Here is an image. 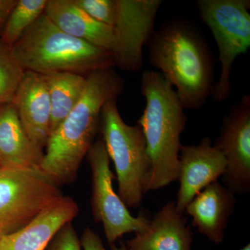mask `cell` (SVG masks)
<instances>
[{"mask_svg": "<svg viewBox=\"0 0 250 250\" xmlns=\"http://www.w3.org/2000/svg\"><path fill=\"white\" fill-rule=\"evenodd\" d=\"M86 80L80 102L49 136L41 164V170L59 187L75 180L100 129L104 104L124 90V80L113 68L92 72Z\"/></svg>", "mask_w": 250, "mask_h": 250, "instance_id": "6da1fadb", "label": "cell"}, {"mask_svg": "<svg viewBox=\"0 0 250 250\" xmlns=\"http://www.w3.org/2000/svg\"><path fill=\"white\" fill-rule=\"evenodd\" d=\"M149 62L175 87L184 109L197 110L211 96L214 68L210 49L192 26L169 21L149 41Z\"/></svg>", "mask_w": 250, "mask_h": 250, "instance_id": "7a4b0ae2", "label": "cell"}, {"mask_svg": "<svg viewBox=\"0 0 250 250\" xmlns=\"http://www.w3.org/2000/svg\"><path fill=\"white\" fill-rule=\"evenodd\" d=\"M141 91L146 107L137 125L142 129L152 164L149 192L178 179L181 135L187 118L175 90L160 72H143Z\"/></svg>", "mask_w": 250, "mask_h": 250, "instance_id": "3957f363", "label": "cell"}, {"mask_svg": "<svg viewBox=\"0 0 250 250\" xmlns=\"http://www.w3.org/2000/svg\"><path fill=\"white\" fill-rule=\"evenodd\" d=\"M11 49L24 71L41 75L72 72L86 77L97 70L116 65L111 52L66 34L45 13Z\"/></svg>", "mask_w": 250, "mask_h": 250, "instance_id": "277c9868", "label": "cell"}, {"mask_svg": "<svg viewBox=\"0 0 250 250\" xmlns=\"http://www.w3.org/2000/svg\"><path fill=\"white\" fill-rule=\"evenodd\" d=\"M117 98L104 104L100 130L118 179V195L127 208H138L147 192L152 164L146 139L139 125L126 124L117 106Z\"/></svg>", "mask_w": 250, "mask_h": 250, "instance_id": "5b68a950", "label": "cell"}, {"mask_svg": "<svg viewBox=\"0 0 250 250\" xmlns=\"http://www.w3.org/2000/svg\"><path fill=\"white\" fill-rule=\"evenodd\" d=\"M196 4L202 21L211 31L221 64L212 98L218 103L231 93V72L233 62L250 46L249 0H198Z\"/></svg>", "mask_w": 250, "mask_h": 250, "instance_id": "8992f818", "label": "cell"}, {"mask_svg": "<svg viewBox=\"0 0 250 250\" xmlns=\"http://www.w3.org/2000/svg\"><path fill=\"white\" fill-rule=\"evenodd\" d=\"M59 187L41 169L0 168V240L59 200Z\"/></svg>", "mask_w": 250, "mask_h": 250, "instance_id": "52a82bcc", "label": "cell"}, {"mask_svg": "<svg viewBox=\"0 0 250 250\" xmlns=\"http://www.w3.org/2000/svg\"><path fill=\"white\" fill-rule=\"evenodd\" d=\"M86 156L92 172V213L95 221L103 224L109 246L126 233L144 231L150 220L132 215L113 189L114 177L103 140L94 142Z\"/></svg>", "mask_w": 250, "mask_h": 250, "instance_id": "ba28073f", "label": "cell"}, {"mask_svg": "<svg viewBox=\"0 0 250 250\" xmlns=\"http://www.w3.org/2000/svg\"><path fill=\"white\" fill-rule=\"evenodd\" d=\"M213 146L227 162L225 187L236 195L250 191V97L246 95L225 116Z\"/></svg>", "mask_w": 250, "mask_h": 250, "instance_id": "9c48e42d", "label": "cell"}, {"mask_svg": "<svg viewBox=\"0 0 250 250\" xmlns=\"http://www.w3.org/2000/svg\"><path fill=\"white\" fill-rule=\"evenodd\" d=\"M162 4L161 0H118L114 27L118 51L116 65L128 72L143 67V48L154 33V22Z\"/></svg>", "mask_w": 250, "mask_h": 250, "instance_id": "30bf717a", "label": "cell"}, {"mask_svg": "<svg viewBox=\"0 0 250 250\" xmlns=\"http://www.w3.org/2000/svg\"><path fill=\"white\" fill-rule=\"evenodd\" d=\"M227 162L221 152L213 146L210 137L198 145L182 146L179 153V188L175 205L184 213L186 207L199 192L217 182L225 173Z\"/></svg>", "mask_w": 250, "mask_h": 250, "instance_id": "8fae6325", "label": "cell"}, {"mask_svg": "<svg viewBox=\"0 0 250 250\" xmlns=\"http://www.w3.org/2000/svg\"><path fill=\"white\" fill-rule=\"evenodd\" d=\"M12 103L26 133L43 150L51 134L50 100L43 75L24 71Z\"/></svg>", "mask_w": 250, "mask_h": 250, "instance_id": "7c38bea8", "label": "cell"}, {"mask_svg": "<svg viewBox=\"0 0 250 250\" xmlns=\"http://www.w3.org/2000/svg\"><path fill=\"white\" fill-rule=\"evenodd\" d=\"M80 212L77 202L62 196L24 228L0 240V250H45L52 238Z\"/></svg>", "mask_w": 250, "mask_h": 250, "instance_id": "4fadbf2b", "label": "cell"}, {"mask_svg": "<svg viewBox=\"0 0 250 250\" xmlns=\"http://www.w3.org/2000/svg\"><path fill=\"white\" fill-rule=\"evenodd\" d=\"M235 194L218 181L209 184L187 206L197 231L215 244L223 243L229 220L234 211Z\"/></svg>", "mask_w": 250, "mask_h": 250, "instance_id": "5bb4252c", "label": "cell"}, {"mask_svg": "<svg viewBox=\"0 0 250 250\" xmlns=\"http://www.w3.org/2000/svg\"><path fill=\"white\" fill-rule=\"evenodd\" d=\"M52 22L69 35L113 54L118 51L115 28L95 21L74 0H47L45 11Z\"/></svg>", "mask_w": 250, "mask_h": 250, "instance_id": "9a60e30c", "label": "cell"}, {"mask_svg": "<svg viewBox=\"0 0 250 250\" xmlns=\"http://www.w3.org/2000/svg\"><path fill=\"white\" fill-rule=\"evenodd\" d=\"M192 241L187 218L170 202L154 215L144 231L125 243L126 250H192Z\"/></svg>", "mask_w": 250, "mask_h": 250, "instance_id": "2e32d148", "label": "cell"}, {"mask_svg": "<svg viewBox=\"0 0 250 250\" xmlns=\"http://www.w3.org/2000/svg\"><path fill=\"white\" fill-rule=\"evenodd\" d=\"M43 150L23 128L13 103L0 106V168L41 169Z\"/></svg>", "mask_w": 250, "mask_h": 250, "instance_id": "e0dca14e", "label": "cell"}, {"mask_svg": "<svg viewBox=\"0 0 250 250\" xmlns=\"http://www.w3.org/2000/svg\"><path fill=\"white\" fill-rule=\"evenodd\" d=\"M43 75L51 106V134L77 106L86 85V77L72 72H51Z\"/></svg>", "mask_w": 250, "mask_h": 250, "instance_id": "ac0fdd59", "label": "cell"}, {"mask_svg": "<svg viewBox=\"0 0 250 250\" xmlns=\"http://www.w3.org/2000/svg\"><path fill=\"white\" fill-rule=\"evenodd\" d=\"M47 0H18L0 41L11 48L45 11Z\"/></svg>", "mask_w": 250, "mask_h": 250, "instance_id": "d6986e66", "label": "cell"}, {"mask_svg": "<svg viewBox=\"0 0 250 250\" xmlns=\"http://www.w3.org/2000/svg\"><path fill=\"white\" fill-rule=\"evenodd\" d=\"M24 73L11 48L0 41V106L13 103Z\"/></svg>", "mask_w": 250, "mask_h": 250, "instance_id": "ffe728a7", "label": "cell"}, {"mask_svg": "<svg viewBox=\"0 0 250 250\" xmlns=\"http://www.w3.org/2000/svg\"><path fill=\"white\" fill-rule=\"evenodd\" d=\"M74 1L95 21L114 27L118 16V0H74Z\"/></svg>", "mask_w": 250, "mask_h": 250, "instance_id": "44dd1931", "label": "cell"}, {"mask_svg": "<svg viewBox=\"0 0 250 250\" xmlns=\"http://www.w3.org/2000/svg\"><path fill=\"white\" fill-rule=\"evenodd\" d=\"M45 250H82V243L72 223L59 230Z\"/></svg>", "mask_w": 250, "mask_h": 250, "instance_id": "7402d4cb", "label": "cell"}, {"mask_svg": "<svg viewBox=\"0 0 250 250\" xmlns=\"http://www.w3.org/2000/svg\"><path fill=\"white\" fill-rule=\"evenodd\" d=\"M81 243L83 250H106L98 233L89 228L83 231Z\"/></svg>", "mask_w": 250, "mask_h": 250, "instance_id": "603a6c76", "label": "cell"}, {"mask_svg": "<svg viewBox=\"0 0 250 250\" xmlns=\"http://www.w3.org/2000/svg\"><path fill=\"white\" fill-rule=\"evenodd\" d=\"M18 0H0V37Z\"/></svg>", "mask_w": 250, "mask_h": 250, "instance_id": "cb8c5ba5", "label": "cell"}, {"mask_svg": "<svg viewBox=\"0 0 250 250\" xmlns=\"http://www.w3.org/2000/svg\"><path fill=\"white\" fill-rule=\"evenodd\" d=\"M110 248H111V250H126L125 243L122 241L121 242V246H120V247H117L116 245L114 244L110 246Z\"/></svg>", "mask_w": 250, "mask_h": 250, "instance_id": "d4e9b609", "label": "cell"}, {"mask_svg": "<svg viewBox=\"0 0 250 250\" xmlns=\"http://www.w3.org/2000/svg\"><path fill=\"white\" fill-rule=\"evenodd\" d=\"M240 250H250V244L246 245V246L243 247V248H241Z\"/></svg>", "mask_w": 250, "mask_h": 250, "instance_id": "484cf974", "label": "cell"}]
</instances>
